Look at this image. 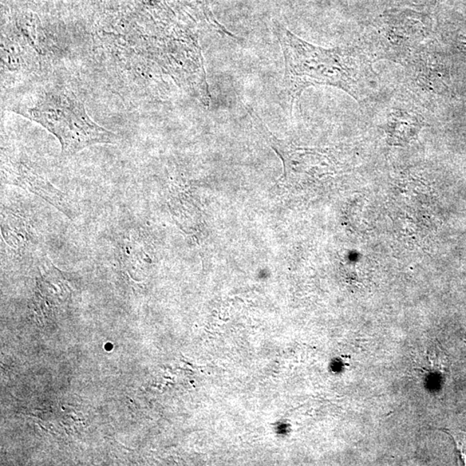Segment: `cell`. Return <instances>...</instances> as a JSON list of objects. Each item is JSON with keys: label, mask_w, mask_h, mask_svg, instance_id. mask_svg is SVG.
Here are the masks:
<instances>
[{"label": "cell", "mask_w": 466, "mask_h": 466, "mask_svg": "<svg viewBox=\"0 0 466 466\" xmlns=\"http://www.w3.org/2000/svg\"><path fill=\"white\" fill-rule=\"evenodd\" d=\"M13 112L37 122L57 138L64 156L90 146L116 143L115 133L91 120L83 102L60 86H35L11 101Z\"/></svg>", "instance_id": "2"}, {"label": "cell", "mask_w": 466, "mask_h": 466, "mask_svg": "<svg viewBox=\"0 0 466 466\" xmlns=\"http://www.w3.org/2000/svg\"><path fill=\"white\" fill-rule=\"evenodd\" d=\"M2 181L4 183L17 186L25 191L41 197L47 203L73 220L76 216L72 204L64 193L22 161L5 160L2 163Z\"/></svg>", "instance_id": "3"}, {"label": "cell", "mask_w": 466, "mask_h": 466, "mask_svg": "<svg viewBox=\"0 0 466 466\" xmlns=\"http://www.w3.org/2000/svg\"><path fill=\"white\" fill-rule=\"evenodd\" d=\"M448 433L453 438L454 441H455L457 448L460 453L462 460H463L465 465H466V433L461 431H452V430H448Z\"/></svg>", "instance_id": "5"}, {"label": "cell", "mask_w": 466, "mask_h": 466, "mask_svg": "<svg viewBox=\"0 0 466 466\" xmlns=\"http://www.w3.org/2000/svg\"><path fill=\"white\" fill-rule=\"evenodd\" d=\"M274 34L284 58L283 86L288 109L293 108L304 90L314 86H334L358 98L366 65L356 50L311 45L279 23Z\"/></svg>", "instance_id": "1"}, {"label": "cell", "mask_w": 466, "mask_h": 466, "mask_svg": "<svg viewBox=\"0 0 466 466\" xmlns=\"http://www.w3.org/2000/svg\"><path fill=\"white\" fill-rule=\"evenodd\" d=\"M1 226L4 239L19 254L25 251L34 244L31 228L21 216L3 210Z\"/></svg>", "instance_id": "4"}]
</instances>
